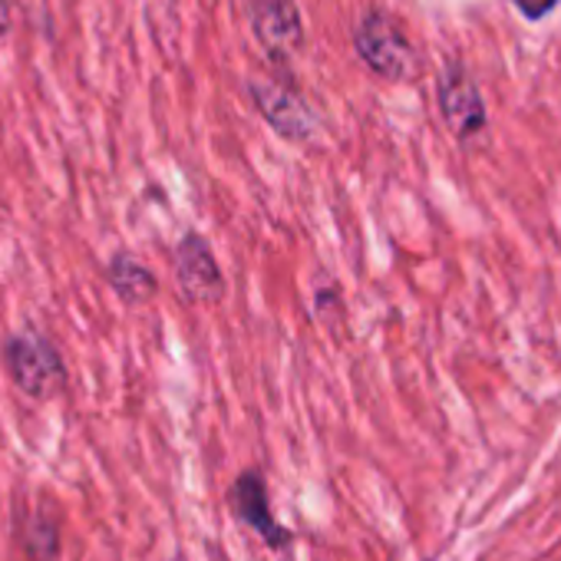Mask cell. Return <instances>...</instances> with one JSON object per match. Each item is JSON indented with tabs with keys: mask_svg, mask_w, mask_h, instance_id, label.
<instances>
[{
	"mask_svg": "<svg viewBox=\"0 0 561 561\" xmlns=\"http://www.w3.org/2000/svg\"><path fill=\"white\" fill-rule=\"evenodd\" d=\"M11 383L31 400H54L67 390V360L60 347L37 328H24L0 344Z\"/></svg>",
	"mask_w": 561,
	"mask_h": 561,
	"instance_id": "1",
	"label": "cell"
},
{
	"mask_svg": "<svg viewBox=\"0 0 561 561\" xmlns=\"http://www.w3.org/2000/svg\"><path fill=\"white\" fill-rule=\"evenodd\" d=\"M351 44H354L357 60L380 80L403 83V80L416 77V70H420V54H416L410 34L387 11H377V8L367 11L351 31Z\"/></svg>",
	"mask_w": 561,
	"mask_h": 561,
	"instance_id": "2",
	"label": "cell"
},
{
	"mask_svg": "<svg viewBox=\"0 0 561 561\" xmlns=\"http://www.w3.org/2000/svg\"><path fill=\"white\" fill-rule=\"evenodd\" d=\"M244 90L251 106L257 110V116L267 123L274 136H280L285 142H311L318 136L321 116L295 83L277 77H254L248 80Z\"/></svg>",
	"mask_w": 561,
	"mask_h": 561,
	"instance_id": "3",
	"label": "cell"
},
{
	"mask_svg": "<svg viewBox=\"0 0 561 561\" xmlns=\"http://www.w3.org/2000/svg\"><path fill=\"white\" fill-rule=\"evenodd\" d=\"M244 8H248L251 37L271 60L288 64L305 50L308 31L298 0H248Z\"/></svg>",
	"mask_w": 561,
	"mask_h": 561,
	"instance_id": "4",
	"label": "cell"
},
{
	"mask_svg": "<svg viewBox=\"0 0 561 561\" xmlns=\"http://www.w3.org/2000/svg\"><path fill=\"white\" fill-rule=\"evenodd\" d=\"M172 264H175V288L185 305L205 308L225 298V274L218 267L211 244L198 231H188L179 238Z\"/></svg>",
	"mask_w": 561,
	"mask_h": 561,
	"instance_id": "5",
	"label": "cell"
},
{
	"mask_svg": "<svg viewBox=\"0 0 561 561\" xmlns=\"http://www.w3.org/2000/svg\"><path fill=\"white\" fill-rule=\"evenodd\" d=\"M436 106H439L443 123L462 142L472 139V136H479L485 129V123H489L485 100H482L472 73L459 60H449L439 70V80H436Z\"/></svg>",
	"mask_w": 561,
	"mask_h": 561,
	"instance_id": "6",
	"label": "cell"
},
{
	"mask_svg": "<svg viewBox=\"0 0 561 561\" xmlns=\"http://www.w3.org/2000/svg\"><path fill=\"white\" fill-rule=\"evenodd\" d=\"M228 505L234 512V518L241 525H248L267 548L285 551L295 541V531L288 525H280L274 508H271V495H267V482L257 469H244L234 476L231 489H228Z\"/></svg>",
	"mask_w": 561,
	"mask_h": 561,
	"instance_id": "7",
	"label": "cell"
},
{
	"mask_svg": "<svg viewBox=\"0 0 561 561\" xmlns=\"http://www.w3.org/2000/svg\"><path fill=\"white\" fill-rule=\"evenodd\" d=\"M106 280L110 288L119 295L123 305L129 308H139V305H149L159 291V280L156 274L129 251H116L106 264Z\"/></svg>",
	"mask_w": 561,
	"mask_h": 561,
	"instance_id": "8",
	"label": "cell"
},
{
	"mask_svg": "<svg viewBox=\"0 0 561 561\" xmlns=\"http://www.w3.org/2000/svg\"><path fill=\"white\" fill-rule=\"evenodd\" d=\"M18 545L27 561H60L64 554V531L54 512L27 508L18 518Z\"/></svg>",
	"mask_w": 561,
	"mask_h": 561,
	"instance_id": "9",
	"label": "cell"
},
{
	"mask_svg": "<svg viewBox=\"0 0 561 561\" xmlns=\"http://www.w3.org/2000/svg\"><path fill=\"white\" fill-rule=\"evenodd\" d=\"M512 4L518 8V14L525 21H541L545 14H551L561 4V0H512Z\"/></svg>",
	"mask_w": 561,
	"mask_h": 561,
	"instance_id": "10",
	"label": "cell"
},
{
	"mask_svg": "<svg viewBox=\"0 0 561 561\" xmlns=\"http://www.w3.org/2000/svg\"><path fill=\"white\" fill-rule=\"evenodd\" d=\"M14 27V8H11V0H0V41H4Z\"/></svg>",
	"mask_w": 561,
	"mask_h": 561,
	"instance_id": "11",
	"label": "cell"
}]
</instances>
